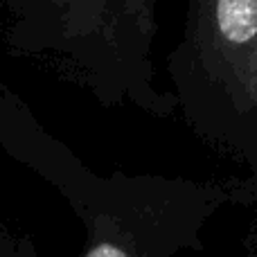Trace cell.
<instances>
[{
  "label": "cell",
  "instance_id": "cell-1",
  "mask_svg": "<svg viewBox=\"0 0 257 257\" xmlns=\"http://www.w3.org/2000/svg\"><path fill=\"white\" fill-rule=\"evenodd\" d=\"M205 70L239 111H257V0H196Z\"/></svg>",
  "mask_w": 257,
  "mask_h": 257
},
{
  "label": "cell",
  "instance_id": "cell-2",
  "mask_svg": "<svg viewBox=\"0 0 257 257\" xmlns=\"http://www.w3.org/2000/svg\"><path fill=\"white\" fill-rule=\"evenodd\" d=\"M81 257H142L138 239L120 221L111 217H93L88 223Z\"/></svg>",
  "mask_w": 257,
  "mask_h": 257
},
{
  "label": "cell",
  "instance_id": "cell-3",
  "mask_svg": "<svg viewBox=\"0 0 257 257\" xmlns=\"http://www.w3.org/2000/svg\"><path fill=\"white\" fill-rule=\"evenodd\" d=\"M0 257H39V250L27 235L9 232L0 223Z\"/></svg>",
  "mask_w": 257,
  "mask_h": 257
}]
</instances>
